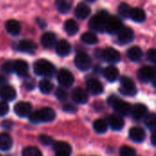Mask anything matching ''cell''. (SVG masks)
I'll return each instance as SVG.
<instances>
[{"label": "cell", "mask_w": 156, "mask_h": 156, "mask_svg": "<svg viewBox=\"0 0 156 156\" xmlns=\"http://www.w3.org/2000/svg\"><path fill=\"white\" fill-rule=\"evenodd\" d=\"M56 118V112L51 108H42L29 114V121L32 123L49 122Z\"/></svg>", "instance_id": "cell-1"}, {"label": "cell", "mask_w": 156, "mask_h": 156, "mask_svg": "<svg viewBox=\"0 0 156 156\" xmlns=\"http://www.w3.org/2000/svg\"><path fill=\"white\" fill-rule=\"evenodd\" d=\"M108 17H109L108 11L101 10L90 18L89 22L90 28H91L96 32H103L105 30V25Z\"/></svg>", "instance_id": "cell-2"}, {"label": "cell", "mask_w": 156, "mask_h": 156, "mask_svg": "<svg viewBox=\"0 0 156 156\" xmlns=\"http://www.w3.org/2000/svg\"><path fill=\"white\" fill-rule=\"evenodd\" d=\"M34 72L38 76L51 77L55 72L54 65L47 59H38L34 63Z\"/></svg>", "instance_id": "cell-3"}, {"label": "cell", "mask_w": 156, "mask_h": 156, "mask_svg": "<svg viewBox=\"0 0 156 156\" xmlns=\"http://www.w3.org/2000/svg\"><path fill=\"white\" fill-rule=\"evenodd\" d=\"M109 104L120 115H130L132 112V106L129 102L118 99L116 96H111L108 100Z\"/></svg>", "instance_id": "cell-4"}, {"label": "cell", "mask_w": 156, "mask_h": 156, "mask_svg": "<svg viewBox=\"0 0 156 156\" xmlns=\"http://www.w3.org/2000/svg\"><path fill=\"white\" fill-rule=\"evenodd\" d=\"M120 92L125 96H133L137 92V89L133 80L126 76L121 78V87Z\"/></svg>", "instance_id": "cell-5"}, {"label": "cell", "mask_w": 156, "mask_h": 156, "mask_svg": "<svg viewBox=\"0 0 156 156\" xmlns=\"http://www.w3.org/2000/svg\"><path fill=\"white\" fill-rule=\"evenodd\" d=\"M74 64L76 68L81 71H86L90 69L92 60L91 58L84 52H80L76 55L74 58Z\"/></svg>", "instance_id": "cell-6"}, {"label": "cell", "mask_w": 156, "mask_h": 156, "mask_svg": "<svg viewBox=\"0 0 156 156\" xmlns=\"http://www.w3.org/2000/svg\"><path fill=\"white\" fill-rule=\"evenodd\" d=\"M57 79H58V83L61 86L66 87V88L70 87L74 83V76H73V74L69 70H68L66 69H62L58 72Z\"/></svg>", "instance_id": "cell-7"}, {"label": "cell", "mask_w": 156, "mask_h": 156, "mask_svg": "<svg viewBox=\"0 0 156 156\" xmlns=\"http://www.w3.org/2000/svg\"><path fill=\"white\" fill-rule=\"evenodd\" d=\"M116 35L117 40L121 44H129L134 39V32L129 27H122Z\"/></svg>", "instance_id": "cell-8"}, {"label": "cell", "mask_w": 156, "mask_h": 156, "mask_svg": "<svg viewBox=\"0 0 156 156\" xmlns=\"http://www.w3.org/2000/svg\"><path fill=\"white\" fill-rule=\"evenodd\" d=\"M122 27V22L120 20V18H118L117 16H109L106 21L105 30L109 34L113 35L117 34Z\"/></svg>", "instance_id": "cell-9"}, {"label": "cell", "mask_w": 156, "mask_h": 156, "mask_svg": "<svg viewBox=\"0 0 156 156\" xmlns=\"http://www.w3.org/2000/svg\"><path fill=\"white\" fill-rule=\"evenodd\" d=\"M138 78L143 82H150V81L154 82L155 69L151 66H144L139 69Z\"/></svg>", "instance_id": "cell-10"}, {"label": "cell", "mask_w": 156, "mask_h": 156, "mask_svg": "<svg viewBox=\"0 0 156 156\" xmlns=\"http://www.w3.org/2000/svg\"><path fill=\"white\" fill-rule=\"evenodd\" d=\"M101 58L109 63H117L121 60V54L118 50L112 48H107L101 50Z\"/></svg>", "instance_id": "cell-11"}, {"label": "cell", "mask_w": 156, "mask_h": 156, "mask_svg": "<svg viewBox=\"0 0 156 156\" xmlns=\"http://www.w3.org/2000/svg\"><path fill=\"white\" fill-rule=\"evenodd\" d=\"M16 49L21 52L32 54L36 52V50L37 49V45L35 43V41L31 39H23L17 43Z\"/></svg>", "instance_id": "cell-12"}, {"label": "cell", "mask_w": 156, "mask_h": 156, "mask_svg": "<svg viewBox=\"0 0 156 156\" xmlns=\"http://www.w3.org/2000/svg\"><path fill=\"white\" fill-rule=\"evenodd\" d=\"M14 111L17 116L26 117L31 113L32 104L30 102H27V101H19L15 105Z\"/></svg>", "instance_id": "cell-13"}, {"label": "cell", "mask_w": 156, "mask_h": 156, "mask_svg": "<svg viewBox=\"0 0 156 156\" xmlns=\"http://www.w3.org/2000/svg\"><path fill=\"white\" fill-rule=\"evenodd\" d=\"M71 97H72V100L78 104H84L89 100L88 92L80 87H77L72 90Z\"/></svg>", "instance_id": "cell-14"}, {"label": "cell", "mask_w": 156, "mask_h": 156, "mask_svg": "<svg viewBox=\"0 0 156 156\" xmlns=\"http://www.w3.org/2000/svg\"><path fill=\"white\" fill-rule=\"evenodd\" d=\"M132 115H133V118L139 122V121H142L145 118V116L148 114V109L145 105L144 104H136L134 105L133 108H132Z\"/></svg>", "instance_id": "cell-15"}, {"label": "cell", "mask_w": 156, "mask_h": 156, "mask_svg": "<svg viewBox=\"0 0 156 156\" xmlns=\"http://www.w3.org/2000/svg\"><path fill=\"white\" fill-rule=\"evenodd\" d=\"M55 47H56L57 54L61 57L68 56L71 51V45L66 39H60L56 43Z\"/></svg>", "instance_id": "cell-16"}, {"label": "cell", "mask_w": 156, "mask_h": 156, "mask_svg": "<svg viewBox=\"0 0 156 156\" xmlns=\"http://www.w3.org/2000/svg\"><path fill=\"white\" fill-rule=\"evenodd\" d=\"M40 41H41V45L45 48H52L57 43V37L54 33L47 32L42 35Z\"/></svg>", "instance_id": "cell-17"}, {"label": "cell", "mask_w": 156, "mask_h": 156, "mask_svg": "<svg viewBox=\"0 0 156 156\" xmlns=\"http://www.w3.org/2000/svg\"><path fill=\"white\" fill-rule=\"evenodd\" d=\"M87 89L89 92L93 95H99L103 91L102 84L96 79H90L87 82Z\"/></svg>", "instance_id": "cell-18"}, {"label": "cell", "mask_w": 156, "mask_h": 156, "mask_svg": "<svg viewBox=\"0 0 156 156\" xmlns=\"http://www.w3.org/2000/svg\"><path fill=\"white\" fill-rule=\"evenodd\" d=\"M109 122L112 130L114 131H120L124 126V120L122 117V115L114 113L112 114L109 118Z\"/></svg>", "instance_id": "cell-19"}, {"label": "cell", "mask_w": 156, "mask_h": 156, "mask_svg": "<svg viewBox=\"0 0 156 156\" xmlns=\"http://www.w3.org/2000/svg\"><path fill=\"white\" fill-rule=\"evenodd\" d=\"M75 16L79 19H85L90 14V7L85 3H80L75 8Z\"/></svg>", "instance_id": "cell-20"}, {"label": "cell", "mask_w": 156, "mask_h": 156, "mask_svg": "<svg viewBox=\"0 0 156 156\" xmlns=\"http://www.w3.org/2000/svg\"><path fill=\"white\" fill-rule=\"evenodd\" d=\"M129 136L133 142L142 143L145 139V132L140 127H133L129 132Z\"/></svg>", "instance_id": "cell-21"}, {"label": "cell", "mask_w": 156, "mask_h": 156, "mask_svg": "<svg viewBox=\"0 0 156 156\" xmlns=\"http://www.w3.org/2000/svg\"><path fill=\"white\" fill-rule=\"evenodd\" d=\"M0 96L5 101H13L16 96V92L12 86L5 85L0 88Z\"/></svg>", "instance_id": "cell-22"}, {"label": "cell", "mask_w": 156, "mask_h": 156, "mask_svg": "<svg viewBox=\"0 0 156 156\" xmlns=\"http://www.w3.org/2000/svg\"><path fill=\"white\" fill-rule=\"evenodd\" d=\"M5 29L10 35L17 36L21 31V26L17 20L10 19V20H7L5 23Z\"/></svg>", "instance_id": "cell-23"}, {"label": "cell", "mask_w": 156, "mask_h": 156, "mask_svg": "<svg viewBox=\"0 0 156 156\" xmlns=\"http://www.w3.org/2000/svg\"><path fill=\"white\" fill-rule=\"evenodd\" d=\"M129 17L138 23L144 22L146 18V15L145 12L139 7H134V8H131L130 14H129Z\"/></svg>", "instance_id": "cell-24"}, {"label": "cell", "mask_w": 156, "mask_h": 156, "mask_svg": "<svg viewBox=\"0 0 156 156\" xmlns=\"http://www.w3.org/2000/svg\"><path fill=\"white\" fill-rule=\"evenodd\" d=\"M103 75L108 81L113 82L119 78V70L115 66H108L107 68L104 69Z\"/></svg>", "instance_id": "cell-25"}, {"label": "cell", "mask_w": 156, "mask_h": 156, "mask_svg": "<svg viewBox=\"0 0 156 156\" xmlns=\"http://www.w3.org/2000/svg\"><path fill=\"white\" fill-rule=\"evenodd\" d=\"M14 71L18 76H26L28 71V65L25 60L18 59L14 61Z\"/></svg>", "instance_id": "cell-26"}, {"label": "cell", "mask_w": 156, "mask_h": 156, "mask_svg": "<svg viewBox=\"0 0 156 156\" xmlns=\"http://www.w3.org/2000/svg\"><path fill=\"white\" fill-rule=\"evenodd\" d=\"M64 29L69 36H74L79 32V24L74 19H68L64 24Z\"/></svg>", "instance_id": "cell-27"}, {"label": "cell", "mask_w": 156, "mask_h": 156, "mask_svg": "<svg viewBox=\"0 0 156 156\" xmlns=\"http://www.w3.org/2000/svg\"><path fill=\"white\" fill-rule=\"evenodd\" d=\"M143 50L140 47L138 46H134V47H132L128 49L127 51V56L128 58L132 60V61H139L142 59L143 58Z\"/></svg>", "instance_id": "cell-28"}, {"label": "cell", "mask_w": 156, "mask_h": 156, "mask_svg": "<svg viewBox=\"0 0 156 156\" xmlns=\"http://www.w3.org/2000/svg\"><path fill=\"white\" fill-rule=\"evenodd\" d=\"M13 145L12 138L7 133H0V150L8 151Z\"/></svg>", "instance_id": "cell-29"}, {"label": "cell", "mask_w": 156, "mask_h": 156, "mask_svg": "<svg viewBox=\"0 0 156 156\" xmlns=\"http://www.w3.org/2000/svg\"><path fill=\"white\" fill-rule=\"evenodd\" d=\"M55 5L57 10L61 14H67L71 9V3L67 0H57Z\"/></svg>", "instance_id": "cell-30"}, {"label": "cell", "mask_w": 156, "mask_h": 156, "mask_svg": "<svg viewBox=\"0 0 156 156\" xmlns=\"http://www.w3.org/2000/svg\"><path fill=\"white\" fill-rule=\"evenodd\" d=\"M80 40L87 45H94L98 42L97 36L92 32H85L81 35Z\"/></svg>", "instance_id": "cell-31"}, {"label": "cell", "mask_w": 156, "mask_h": 156, "mask_svg": "<svg viewBox=\"0 0 156 156\" xmlns=\"http://www.w3.org/2000/svg\"><path fill=\"white\" fill-rule=\"evenodd\" d=\"M93 129L98 133H104L108 129V124L103 119H98L93 122Z\"/></svg>", "instance_id": "cell-32"}, {"label": "cell", "mask_w": 156, "mask_h": 156, "mask_svg": "<svg viewBox=\"0 0 156 156\" xmlns=\"http://www.w3.org/2000/svg\"><path fill=\"white\" fill-rule=\"evenodd\" d=\"M38 87H39V90L42 93L44 94H48V93H50L53 90V83L48 80H42L39 81V84H38Z\"/></svg>", "instance_id": "cell-33"}, {"label": "cell", "mask_w": 156, "mask_h": 156, "mask_svg": "<svg viewBox=\"0 0 156 156\" xmlns=\"http://www.w3.org/2000/svg\"><path fill=\"white\" fill-rule=\"evenodd\" d=\"M22 156H42V153L37 147L28 146L22 151Z\"/></svg>", "instance_id": "cell-34"}, {"label": "cell", "mask_w": 156, "mask_h": 156, "mask_svg": "<svg viewBox=\"0 0 156 156\" xmlns=\"http://www.w3.org/2000/svg\"><path fill=\"white\" fill-rule=\"evenodd\" d=\"M155 120L156 117L154 113L152 112V113L147 114V115L145 116V118H144V123H145L146 127L149 128L150 130L154 131V127H155Z\"/></svg>", "instance_id": "cell-35"}, {"label": "cell", "mask_w": 156, "mask_h": 156, "mask_svg": "<svg viewBox=\"0 0 156 156\" xmlns=\"http://www.w3.org/2000/svg\"><path fill=\"white\" fill-rule=\"evenodd\" d=\"M130 11H131V7L130 5L127 4V3H121L119 5V7H118V12L119 14L126 18V17H129V14H130Z\"/></svg>", "instance_id": "cell-36"}, {"label": "cell", "mask_w": 156, "mask_h": 156, "mask_svg": "<svg viewBox=\"0 0 156 156\" xmlns=\"http://www.w3.org/2000/svg\"><path fill=\"white\" fill-rule=\"evenodd\" d=\"M120 156H136V152L130 146H122L120 149Z\"/></svg>", "instance_id": "cell-37"}, {"label": "cell", "mask_w": 156, "mask_h": 156, "mask_svg": "<svg viewBox=\"0 0 156 156\" xmlns=\"http://www.w3.org/2000/svg\"><path fill=\"white\" fill-rule=\"evenodd\" d=\"M55 96L57 97V99L60 101H65L68 99V93L67 91L62 89V88H58L55 91Z\"/></svg>", "instance_id": "cell-38"}, {"label": "cell", "mask_w": 156, "mask_h": 156, "mask_svg": "<svg viewBox=\"0 0 156 156\" xmlns=\"http://www.w3.org/2000/svg\"><path fill=\"white\" fill-rule=\"evenodd\" d=\"M53 149H54L55 152L56 151H60V150H69V151H71L69 144L65 143V142H57V143H55L54 145H53Z\"/></svg>", "instance_id": "cell-39"}, {"label": "cell", "mask_w": 156, "mask_h": 156, "mask_svg": "<svg viewBox=\"0 0 156 156\" xmlns=\"http://www.w3.org/2000/svg\"><path fill=\"white\" fill-rule=\"evenodd\" d=\"M2 70L5 73H12L14 71V61L7 60L2 65Z\"/></svg>", "instance_id": "cell-40"}, {"label": "cell", "mask_w": 156, "mask_h": 156, "mask_svg": "<svg viewBox=\"0 0 156 156\" xmlns=\"http://www.w3.org/2000/svg\"><path fill=\"white\" fill-rule=\"evenodd\" d=\"M38 140L39 142L44 144V145H50L53 144V140L50 136L48 135H46V134H41L39 137H38Z\"/></svg>", "instance_id": "cell-41"}, {"label": "cell", "mask_w": 156, "mask_h": 156, "mask_svg": "<svg viewBox=\"0 0 156 156\" xmlns=\"http://www.w3.org/2000/svg\"><path fill=\"white\" fill-rule=\"evenodd\" d=\"M62 110L65 112H69V113H74L77 112V107L73 104H70V103H67L65 105H63L62 107Z\"/></svg>", "instance_id": "cell-42"}, {"label": "cell", "mask_w": 156, "mask_h": 156, "mask_svg": "<svg viewBox=\"0 0 156 156\" xmlns=\"http://www.w3.org/2000/svg\"><path fill=\"white\" fill-rule=\"evenodd\" d=\"M8 111H9V107L7 103L5 101H0V117L7 114Z\"/></svg>", "instance_id": "cell-43"}, {"label": "cell", "mask_w": 156, "mask_h": 156, "mask_svg": "<svg viewBox=\"0 0 156 156\" xmlns=\"http://www.w3.org/2000/svg\"><path fill=\"white\" fill-rule=\"evenodd\" d=\"M147 59L151 61L152 63H155L156 60V52L154 48H150L147 51Z\"/></svg>", "instance_id": "cell-44"}, {"label": "cell", "mask_w": 156, "mask_h": 156, "mask_svg": "<svg viewBox=\"0 0 156 156\" xmlns=\"http://www.w3.org/2000/svg\"><path fill=\"white\" fill-rule=\"evenodd\" d=\"M70 152L69 150H60V151H56L55 156H70Z\"/></svg>", "instance_id": "cell-45"}, {"label": "cell", "mask_w": 156, "mask_h": 156, "mask_svg": "<svg viewBox=\"0 0 156 156\" xmlns=\"http://www.w3.org/2000/svg\"><path fill=\"white\" fill-rule=\"evenodd\" d=\"M2 126L5 128V129H11L12 126H13V122L11 121H8V120H5L2 122Z\"/></svg>", "instance_id": "cell-46"}, {"label": "cell", "mask_w": 156, "mask_h": 156, "mask_svg": "<svg viewBox=\"0 0 156 156\" xmlns=\"http://www.w3.org/2000/svg\"><path fill=\"white\" fill-rule=\"evenodd\" d=\"M25 86L28 89V90H31V89H33L34 88V80H29V81H26V83H25Z\"/></svg>", "instance_id": "cell-47"}, {"label": "cell", "mask_w": 156, "mask_h": 156, "mask_svg": "<svg viewBox=\"0 0 156 156\" xmlns=\"http://www.w3.org/2000/svg\"><path fill=\"white\" fill-rule=\"evenodd\" d=\"M37 24H38L39 27H42V28H44V27L47 26V23H46L43 19H41V18H37Z\"/></svg>", "instance_id": "cell-48"}, {"label": "cell", "mask_w": 156, "mask_h": 156, "mask_svg": "<svg viewBox=\"0 0 156 156\" xmlns=\"http://www.w3.org/2000/svg\"><path fill=\"white\" fill-rule=\"evenodd\" d=\"M154 136H155V134H154V133L153 132V133H152V144H153V145H155V140H154Z\"/></svg>", "instance_id": "cell-49"}, {"label": "cell", "mask_w": 156, "mask_h": 156, "mask_svg": "<svg viewBox=\"0 0 156 156\" xmlns=\"http://www.w3.org/2000/svg\"><path fill=\"white\" fill-rule=\"evenodd\" d=\"M3 81H4V78H3V77H2V76L0 75V84H1V83H2Z\"/></svg>", "instance_id": "cell-50"}, {"label": "cell", "mask_w": 156, "mask_h": 156, "mask_svg": "<svg viewBox=\"0 0 156 156\" xmlns=\"http://www.w3.org/2000/svg\"><path fill=\"white\" fill-rule=\"evenodd\" d=\"M86 1H88V2H95L96 0H86Z\"/></svg>", "instance_id": "cell-51"}, {"label": "cell", "mask_w": 156, "mask_h": 156, "mask_svg": "<svg viewBox=\"0 0 156 156\" xmlns=\"http://www.w3.org/2000/svg\"><path fill=\"white\" fill-rule=\"evenodd\" d=\"M0 156H2V155H0Z\"/></svg>", "instance_id": "cell-52"}]
</instances>
